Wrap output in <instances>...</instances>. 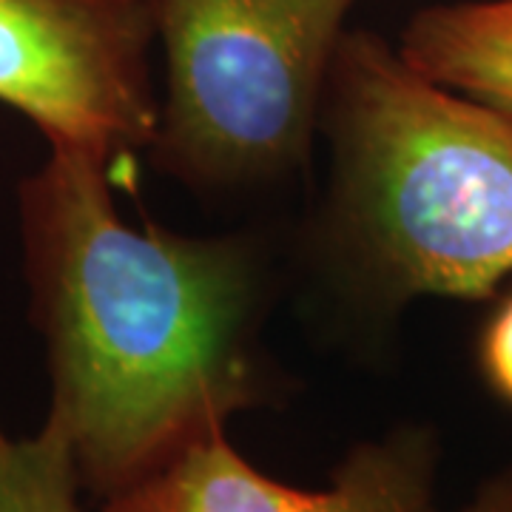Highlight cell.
Returning a JSON list of instances; mask_svg holds the SVG:
<instances>
[{"label": "cell", "instance_id": "cell-2", "mask_svg": "<svg viewBox=\"0 0 512 512\" xmlns=\"http://www.w3.org/2000/svg\"><path fill=\"white\" fill-rule=\"evenodd\" d=\"M319 134L330 151L319 245L376 305L487 299L512 274V126L348 29Z\"/></svg>", "mask_w": 512, "mask_h": 512}, {"label": "cell", "instance_id": "cell-9", "mask_svg": "<svg viewBox=\"0 0 512 512\" xmlns=\"http://www.w3.org/2000/svg\"><path fill=\"white\" fill-rule=\"evenodd\" d=\"M456 512H512V464L484 481L476 495Z\"/></svg>", "mask_w": 512, "mask_h": 512}, {"label": "cell", "instance_id": "cell-3", "mask_svg": "<svg viewBox=\"0 0 512 512\" xmlns=\"http://www.w3.org/2000/svg\"><path fill=\"white\" fill-rule=\"evenodd\" d=\"M356 0H143L163 55L148 160L202 194L276 188L311 165Z\"/></svg>", "mask_w": 512, "mask_h": 512}, {"label": "cell", "instance_id": "cell-10", "mask_svg": "<svg viewBox=\"0 0 512 512\" xmlns=\"http://www.w3.org/2000/svg\"><path fill=\"white\" fill-rule=\"evenodd\" d=\"M507 3H510V6H512V0H507Z\"/></svg>", "mask_w": 512, "mask_h": 512}, {"label": "cell", "instance_id": "cell-6", "mask_svg": "<svg viewBox=\"0 0 512 512\" xmlns=\"http://www.w3.org/2000/svg\"><path fill=\"white\" fill-rule=\"evenodd\" d=\"M399 52L413 69L493 109L512 126V6L507 0L427 6L410 18Z\"/></svg>", "mask_w": 512, "mask_h": 512}, {"label": "cell", "instance_id": "cell-5", "mask_svg": "<svg viewBox=\"0 0 512 512\" xmlns=\"http://www.w3.org/2000/svg\"><path fill=\"white\" fill-rule=\"evenodd\" d=\"M439 458L433 427L396 424L356 441L322 487H296L214 433L100 501V512H436Z\"/></svg>", "mask_w": 512, "mask_h": 512}, {"label": "cell", "instance_id": "cell-4", "mask_svg": "<svg viewBox=\"0 0 512 512\" xmlns=\"http://www.w3.org/2000/svg\"><path fill=\"white\" fill-rule=\"evenodd\" d=\"M154 49L143 0H0V103L46 143L123 163L160 120Z\"/></svg>", "mask_w": 512, "mask_h": 512}, {"label": "cell", "instance_id": "cell-8", "mask_svg": "<svg viewBox=\"0 0 512 512\" xmlns=\"http://www.w3.org/2000/svg\"><path fill=\"white\" fill-rule=\"evenodd\" d=\"M478 362L487 387L501 402L512 404V299L498 308L484 330Z\"/></svg>", "mask_w": 512, "mask_h": 512}, {"label": "cell", "instance_id": "cell-1", "mask_svg": "<svg viewBox=\"0 0 512 512\" xmlns=\"http://www.w3.org/2000/svg\"><path fill=\"white\" fill-rule=\"evenodd\" d=\"M114 160L49 143L18 185L29 316L49 419L83 493L106 501L251 410L288 399L262 342L271 259L256 234L188 237L131 225Z\"/></svg>", "mask_w": 512, "mask_h": 512}, {"label": "cell", "instance_id": "cell-7", "mask_svg": "<svg viewBox=\"0 0 512 512\" xmlns=\"http://www.w3.org/2000/svg\"><path fill=\"white\" fill-rule=\"evenodd\" d=\"M80 495L72 447L57 421L46 416L23 439L0 424V512H83Z\"/></svg>", "mask_w": 512, "mask_h": 512}]
</instances>
